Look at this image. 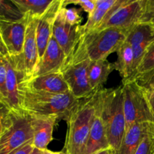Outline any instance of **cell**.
Masks as SVG:
<instances>
[{"label":"cell","mask_w":154,"mask_h":154,"mask_svg":"<svg viewBox=\"0 0 154 154\" xmlns=\"http://www.w3.org/2000/svg\"><path fill=\"white\" fill-rule=\"evenodd\" d=\"M30 142H33L30 117L25 114L5 113L0 137V154H12Z\"/></svg>","instance_id":"8992f818"},{"label":"cell","mask_w":154,"mask_h":154,"mask_svg":"<svg viewBox=\"0 0 154 154\" xmlns=\"http://www.w3.org/2000/svg\"><path fill=\"white\" fill-rule=\"evenodd\" d=\"M24 16L12 1L0 0V17L9 20H21Z\"/></svg>","instance_id":"d4e9b609"},{"label":"cell","mask_w":154,"mask_h":154,"mask_svg":"<svg viewBox=\"0 0 154 154\" xmlns=\"http://www.w3.org/2000/svg\"><path fill=\"white\" fill-rule=\"evenodd\" d=\"M63 6V0H54L43 16L38 20L36 39L38 49L39 60L43 56L50 39L52 37L54 21Z\"/></svg>","instance_id":"5bb4252c"},{"label":"cell","mask_w":154,"mask_h":154,"mask_svg":"<svg viewBox=\"0 0 154 154\" xmlns=\"http://www.w3.org/2000/svg\"><path fill=\"white\" fill-rule=\"evenodd\" d=\"M105 150H111L109 142L102 117L95 108V115L84 154H94Z\"/></svg>","instance_id":"ac0fdd59"},{"label":"cell","mask_w":154,"mask_h":154,"mask_svg":"<svg viewBox=\"0 0 154 154\" xmlns=\"http://www.w3.org/2000/svg\"><path fill=\"white\" fill-rule=\"evenodd\" d=\"M111 153V150H102V151H99L98 153H94V154H110Z\"/></svg>","instance_id":"8d00e7d4"},{"label":"cell","mask_w":154,"mask_h":154,"mask_svg":"<svg viewBox=\"0 0 154 154\" xmlns=\"http://www.w3.org/2000/svg\"><path fill=\"white\" fill-rule=\"evenodd\" d=\"M138 23L154 25V0H144L143 13Z\"/></svg>","instance_id":"f1b7e54d"},{"label":"cell","mask_w":154,"mask_h":154,"mask_svg":"<svg viewBox=\"0 0 154 154\" xmlns=\"http://www.w3.org/2000/svg\"><path fill=\"white\" fill-rule=\"evenodd\" d=\"M114 69V63H109L107 60L91 61L88 68V80L95 92L102 89Z\"/></svg>","instance_id":"ffe728a7"},{"label":"cell","mask_w":154,"mask_h":154,"mask_svg":"<svg viewBox=\"0 0 154 154\" xmlns=\"http://www.w3.org/2000/svg\"><path fill=\"white\" fill-rule=\"evenodd\" d=\"M135 154H154L153 143L149 128Z\"/></svg>","instance_id":"4dcf8cb0"},{"label":"cell","mask_w":154,"mask_h":154,"mask_svg":"<svg viewBox=\"0 0 154 154\" xmlns=\"http://www.w3.org/2000/svg\"><path fill=\"white\" fill-rule=\"evenodd\" d=\"M0 111L8 112L6 90V66L4 57L0 55Z\"/></svg>","instance_id":"484cf974"},{"label":"cell","mask_w":154,"mask_h":154,"mask_svg":"<svg viewBox=\"0 0 154 154\" xmlns=\"http://www.w3.org/2000/svg\"><path fill=\"white\" fill-rule=\"evenodd\" d=\"M22 112L29 117L54 116L67 121L81 99L71 93L63 94L43 93L19 87Z\"/></svg>","instance_id":"6da1fadb"},{"label":"cell","mask_w":154,"mask_h":154,"mask_svg":"<svg viewBox=\"0 0 154 154\" xmlns=\"http://www.w3.org/2000/svg\"><path fill=\"white\" fill-rule=\"evenodd\" d=\"M154 69V40L147 47L135 74H141Z\"/></svg>","instance_id":"4316f807"},{"label":"cell","mask_w":154,"mask_h":154,"mask_svg":"<svg viewBox=\"0 0 154 154\" xmlns=\"http://www.w3.org/2000/svg\"><path fill=\"white\" fill-rule=\"evenodd\" d=\"M95 100L96 92L90 97L81 99L66 121L68 129L64 146L66 154H84L95 115Z\"/></svg>","instance_id":"3957f363"},{"label":"cell","mask_w":154,"mask_h":154,"mask_svg":"<svg viewBox=\"0 0 154 154\" xmlns=\"http://www.w3.org/2000/svg\"><path fill=\"white\" fill-rule=\"evenodd\" d=\"M153 40V26L145 23H137L129 29L126 41L132 46L133 50L135 72L146 49Z\"/></svg>","instance_id":"4fadbf2b"},{"label":"cell","mask_w":154,"mask_h":154,"mask_svg":"<svg viewBox=\"0 0 154 154\" xmlns=\"http://www.w3.org/2000/svg\"><path fill=\"white\" fill-rule=\"evenodd\" d=\"M75 5L80 6L81 9L89 15L91 14L94 11L96 5V0H63V5Z\"/></svg>","instance_id":"f546056e"},{"label":"cell","mask_w":154,"mask_h":154,"mask_svg":"<svg viewBox=\"0 0 154 154\" xmlns=\"http://www.w3.org/2000/svg\"><path fill=\"white\" fill-rule=\"evenodd\" d=\"M31 154H43V152H42V150H39V149L34 147Z\"/></svg>","instance_id":"d590c367"},{"label":"cell","mask_w":154,"mask_h":154,"mask_svg":"<svg viewBox=\"0 0 154 154\" xmlns=\"http://www.w3.org/2000/svg\"><path fill=\"white\" fill-rule=\"evenodd\" d=\"M148 123H137L132 125L125 133L118 150L110 154H135L147 133Z\"/></svg>","instance_id":"d6986e66"},{"label":"cell","mask_w":154,"mask_h":154,"mask_svg":"<svg viewBox=\"0 0 154 154\" xmlns=\"http://www.w3.org/2000/svg\"><path fill=\"white\" fill-rule=\"evenodd\" d=\"M11 1L24 16L39 19L47 11L54 0H11Z\"/></svg>","instance_id":"cb8c5ba5"},{"label":"cell","mask_w":154,"mask_h":154,"mask_svg":"<svg viewBox=\"0 0 154 154\" xmlns=\"http://www.w3.org/2000/svg\"><path fill=\"white\" fill-rule=\"evenodd\" d=\"M148 128H149V131H150V135H151L152 140H153V147H154V122H153V123H148Z\"/></svg>","instance_id":"d6a6232c"},{"label":"cell","mask_w":154,"mask_h":154,"mask_svg":"<svg viewBox=\"0 0 154 154\" xmlns=\"http://www.w3.org/2000/svg\"><path fill=\"white\" fill-rule=\"evenodd\" d=\"M153 26H154V25H153Z\"/></svg>","instance_id":"74e56055"},{"label":"cell","mask_w":154,"mask_h":154,"mask_svg":"<svg viewBox=\"0 0 154 154\" xmlns=\"http://www.w3.org/2000/svg\"><path fill=\"white\" fill-rule=\"evenodd\" d=\"M117 0H96V8L90 15L87 17V21L83 25L84 34L93 31L103 21Z\"/></svg>","instance_id":"603a6c76"},{"label":"cell","mask_w":154,"mask_h":154,"mask_svg":"<svg viewBox=\"0 0 154 154\" xmlns=\"http://www.w3.org/2000/svg\"><path fill=\"white\" fill-rule=\"evenodd\" d=\"M33 132V146L39 150L47 149L53 140V132L59 119L54 116L30 117Z\"/></svg>","instance_id":"e0dca14e"},{"label":"cell","mask_w":154,"mask_h":154,"mask_svg":"<svg viewBox=\"0 0 154 154\" xmlns=\"http://www.w3.org/2000/svg\"><path fill=\"white\" fill-rule=\"evenodd\" d=\"M19 87L37 92L63 94L71 93L67 84L60 72L46 74L23 79L20 82Z\"/></svg>","instance_id":"7c38bea8"},{"label":"cell","mask_w":154,"mask_h":154,"mask_svg":"<svg viewBox=\"0 0 154 154\" xmlns=\"http://www.w3.org/2000/svg\"><path fill=\"white\" fill-rule=\"evenodd\" d=\"M62 13L65 18V20L72 26H80L83 20V17L81 14L82 11L81 8H66V6L63 5L61 9Z\"/></svg>","instance_id":"83f0119b"},{"label":"cell","mask_w":154,"mask_h":154,"mask_svg":"<svg viewBox=\"0 0 154 154\" xmlns=\"http://www.w3.org/2000/svg\"><path fill=\"white\" fill-rule=\"evenodd\" d=\"M43 152V154H66V152L63 150V151H60V152H54V151H51V150H48V148L45 149V150H42Z\"/></svg>","instance_id":"836d02e7"},{"label":"cell","mask_w":154,"mask_h":154,"mask_svg":"<svg viewBox=\"0 0 154 154\" xmlns=\"http://www.w3.org/2000/svg\"><path fill=\"white\" fill-rule=\"evenodd\" d=\"M122 82L126 132L135 123L154 122V116L135 82L131 79Z\"/></svg>","instance_id":"ba28073f"},{"label":"cell","mask_w":154,"mask_h":154,"mask_svg":"<svg viewBox=\"0 0 154 154\" xmlns=\"http://www.w3.org/2000/svg\"><path fill=\"white\" fill-rule=\"evenodd\" d=\"M96 111L100 114L109 142L111 153L118 150L126 132L122 86L96 92Z\"/></svg>","instance_id":"7a4b0ae2"},{"label":"cell","mask_w":154,"mask_h":154,"mask_svg":"<svg viewBox=\"0 0 154 154\" xmlns=\"http://www.w3.org/2000/svg\"><path fill=\"white\" fill-rule=\"evenodd\" d=\"M117 61L114 63V69L119 72L123 81H126L133 76L135 73L133 50L126 41L117 51Z\"/></svg>","instance_id":"44dd1931"},{"label":"cell","mask_w":154,"mask_h":154,"mask_svg":"<svg viewBox=\"0 0 154 154\" xmlns=\"http://www.w3.org/2000/svg\"><path fill=\"white\" fill-rule=\"evenodd\" d=\"M6 66V90H7L8 112L13 114H23L20 108L19 84L23 75L18 72L13 62L8 57H4Z\"/></svg>","instance_id":"2e32d148"},{"label":"cell","mask_w":154,"mask_h":154,"mask_svg":"<svg viewBox=\"0 0 154 154\" xmlns=\"http://www.w3.org/2000/svg\"><path fill=\"white\" fill-rule=\"evenodd\" d=\"M130 29L108 28L83 35L81 42L90 60H107L110 54L117 52L126 42Z\"/></svg>","instance_id":"5b68a950"},{"label":"cell","mask_w":154,"mask_h":154,"mask_svg":"<svg viewBox=\"0 0 154 154\" xmlns=\"http://www.w3.org/2000/svg\"><path fill=\"white\" fill-rule=\"evenodd\" d=\"M33 149H34V146H33L32 142H30L26 145L23 146L22 147L18 149L17 150L14 152L12 154H31Z\"/></svg>","instance_id":"1f68e13d"},{"label":"cell","mask_w":154,"mask_h":154,"mask_svg":"<svg viewBox=\"0 0 154 154\" xmlns=\"http://www.w3.org/2000/svg\"><path fill=\"white\" fill-rule=\"evenodd\" d=\"M5 113H3L0 111V137H1L2 132L3 129V118H4V115Z\"/></svg>","instance_id":"e575fe53"},{"label":"cell","mask_w":154,"mask_h":154,"mask_svg":"<svg viewBox=\"0 0 154 154\" xmlns=\"http://www.w3.org/2000/svg\"><path fill=\"white\" fill-rule=\"evenodd\" d=\"M66 59L64 51L52 35L43 56L39 60L33 77L60 72Z\"/></svg>","instance_id":"9a60e30c"},{"label":"cell","mask_w":154,"mask_h":154,"mask_svg":"<svg viewBox=\"0 0 154 154\" xmlns=\"http://www.w3.org/2000/svg\"><path fill=\"white\" fill-rule=\"evenodd\" d=\"M61 9L54 21L52 35L68 58L74 52L84 35V29L83 25L72 26L68 23Z\"/></svg>","instance_id":"30bf717a"},{"label":"cell","mask_w":154,"mask_h":154,"mask_svg":"<svg viewBox=\"0 0 154 154\" xmlns=\"http://www.w3.org/2000/svg\"><path fill=\"white\" fill-rule=\"evenodd\" d=\"M29 20L28 16L18 21L0 17V55L10 58L23 75L22 54Z\"/></svg>","instance_id":"52a82bcc"},{"label":"cell","mask_w":154,"mask_h":154,"mask_svg":"<svg viewBox=\"0 0 154 154\" xmlns=\"http://www.w3.org/2000/svg\"><path fill=\"white\" fill-rule=\"evenodd\" d=\"M90 63L91 60L87 56L81 38L74 52L66 59L60 70L71 93L78 99L90 97L95 93L88 80Z\"/></svg>","instance_id":"277c9868"},{"label":"cell","mask_w":154,"mask_h":154,"mask_svg":"<svg viewBox=\"0 0 154 154\" xmlns=\"http://www.w3.org/2000/svg\"><path fill=\"white\" fill-rule=\"evenodd\" d=\"M143 5L144 0H117L103 21L93 31L108 28H132L139 23Z\"/></svg>","instance_id":"9c48e42d"},{"label":"cell","mask_w":154,"mask_h":154,"mask_svg":"<svg viewBox=\"0 0 154 154\" xmlns=\"http://www.w3.org/2000/svg\"><path fill=\"white\" fill-rule=\"evenodd\" d=\"M129 79L136 84L154 116V69L144 73L135 74Z\"/></svg>","instance_id":"7402d4cb"},{"label":"cell","mask_w":154,"mask_h":154,"mask_svg":"<svg viewBox=\"0 0 154 154\" xmlns=\"http://www.w3.org/2000/svg\"><path fill=\"white\" fill-rule=\"evenodd\" d=\"M38 20V19L29 17L26 30L22 54L23 79H29L33 77L39 63L38 49L36 39Z\"/></svg>","instance_id":"8fae6325"}]
</instances>
